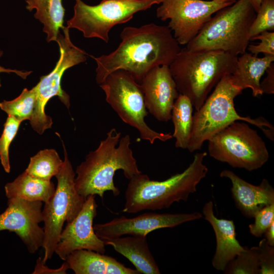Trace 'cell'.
Instances as JSON below:
<instances>
[{
    "instance_id": "1",
    "label": "cell",
    "mask_w": 274,
    "mask_h": 274,
    "mask_svg": "<svg viewBox=\"0 0 274 274\" xmlns=\"http://www.w3.org/2000/svg\"><path fill=\"white\" fill-rule=\"evenodd\" d=\"M121 42L108 55L92 57L95 60L96 81L100 85L111 73L123 70L140 84L153 68L169 65L181 48L168 26L151 23L140 27H125Z\"/></svg>"
},
{
    "instance_id": "2",
    "label": "cell",
    "mask_w": 274,
    "mask_h": 274,
    "mask_svg": "<svg viewBox=\"0 0 274 274\" xmlns=\"http://www.w3.org/2000/svg\"><path fill=\"white\" fill-rule=\"evenodd\" d=\"M121 133L112 128L97 148L90 152L76 168L75 188L78 193L86 198L90 195L103 198L110 191L117 196L119 189L115 185L114 177L118 170H122L126 179L142 173L130 147L129 134L121 138Z\"/></svg>"
},
{
    "instance_id": "3",
    "label": "cell",
    "mask_w": 274,
    "mask_h": 274,
    "mask_svg": "<svg viewBox=\"0 0 274 274\" xmlns=\"http://www.w3.org/2000/svg\"><path fill=\"white\" fill-rule=\"evenodd\" d=\"M206 152L197 153L192 162L182 173L162 181L151 180L141 173L129 180L125 193L123 212L136 213L144 210L168 208L176 202L187 201L208 172L203 163Z\"/></svg>"
},
{
    "instance_id": "4",
    "label": "cell",
    "mask_w": 274,
    "mask_h": 274,
    "mask_svg": "<svg viewBox=\"0 0 274 274\" xmlns=\"http://www.w3.org/2000/svg\"><path fill=\"white\" fill-rule=\"evenodd\" d=\"M237 56L221 51L181 48L169 68L179 93L187 96L195 111L225 75L235 70Z\"/></svg>"
},
{
    "instance_id": "5",
    "label": "cell",
    "mask_w": 274,
    "mask_h": 274,
    "mask_svg": "<svg viewBox=\"0 0 274 274\" xmlns=\"http://www.w3.org/2000/svg\"><path fill=\"white\" fill-rule=\"evenodd\" d=\"M243 89L232 83L230 75L224 76L212 94L193 115V126L187 149L201 150L203 143L231 123L242 120L260 128L270 140L274 141V127L265 118L243 117L236 111L234 99Z\"/></svg>"
},
{
    "instance_id": "6",
    "label": "cell",
    "mask_w": 274,
    "mask_h": 274,
    "mask_svg": "<svg viewBox=\"0 0 274 274\" xmlns=\"http://www.w3.org/2000/svg\"><path fill=\"white\" fill-rule=\"evenodd\" d=\"M187 45L191 51H221L237 56L246 52L256 13L249 0H238L223 8Z\"/></svg>"
},
{
    "instance_id": "7",
    "label": "cell",
    "mask_w": 274,
    "mask_h": 274,
    "mask_svg": "<svg viewBox=\"0 0 274 274\" xmlns=\"http://www.w3.org/2000/svg\"><path fill=\"white\" fill-rule=\"evenodd\" d=\"M208 141L210 156L234 168L253 171L261 168L269 159L264 141L244 122H232Z\"/></svg>"
},
{
    "instance_id": "8",
    "label": "cell",
    "mask_w": 274,
    "mask_h": 274,
    "mask_svg": "<svg viewBox=\"0 0 274 274\" xmlns=\"http://www.w3.org/2000/svg\"><path fill=\"white\" fill-rule=\"evenodd\" d=\"M64 159L63 165L55 176L57 184L55 192L45 203L42 210L44 223V250L42 261L50 259L59 241L65 222H71L81 211L86 198L80 195L75 185V173L63 144Z\"/></svg>"
},
{
    "instance_id": "9",
    "label": "cell",
    "mask_w": 274,
    "mask_h": 274,
    "mask_svg": "<svg viewBox=\"0 0 274 274\" xmlns=\"http://www.w3.org/2000/svg\"><path fill=\"white\" fill-rule=\"evenodd\" d=\"M106 94V101L125 123L136 129L140 139L153 144L156 140L166 142L170 133L157 132L146 123L148 115L141 84L123 70L110 74L99 85Z\"/></svg>"
},
{
    "instance_id": "10",
    "label": "cell",
    "mask_w": 274,
    "mask_h": 274,
    "mask_svg": "<svg viewBox=\"0 0 274 274\" xmlns=\"http://www.w3.org/2000/svg\"><path fill=\"white\" fill-rule=\"evenodd\" d=\"M75 1L74 16L67 21V27L79 30L85 38H97L108 43L112 27L127 22L136 13L163 0H102L95 6Z\"/></svg>"
},
{
    "instance_id": "11",
    "label": "cell",
    "mask_w": 274,
    "mask_h": 274,
    "mask_svg": "<svg viewBox=\"0 0 274 274\" xmlns=\"http://www.w3.org/2000/svg\"><path fill=\"white\" fill-rule=\"evenodd\" d=\"M69 28L65 27L63 35L58 34L56 42L59 47L60 57L53 71L49 74L42 76L34 87L36 102L30 125L40 134L46 129L51 128L53 124L51 117L46 114L45 106L52 97L57 96L64 105L69 109V95L61 88V80L64 72L75 65L86 60V52L75 46L71 41Z\"/></svg>"
},
{
    "instance_id": "12",
    "label": "cell",
    "mask_w": 274,
    "mask_h": 274,
    "mask_svg": "<svg viewBox=\"0 0 274 274\" xmlns=\"http://www.w3.org/2000/svg\"><path fill=\"white\" fill-rule=\"evenodd\" d=\"M156 10L162 21L169 19L168 27L180 45H187L212 15L234 3L227 0H163Z\"/></svg>"
},
{
    "instance_id": "13",
    "label": "cell",
    "mask_w": 274,
    "mask_h": 274,
    "mask_svg": "<svg viewBox=\"0 0 274 274\" xmlns=\"http://www.w3.org/2000/svg\"><path fill=\"white\" fill-rule=\"evenodd\" d=\"M199 212L178 214L146 213L133 218L121 216L108 222L96 224L93 228L96 234L103 241L123 235L147 236L158 229L173 228L185 222L199 219Z\"/></svg>"
},
{
    "instance_id": "14",
    "label": "cell",
    "mask_w": 274,
    "mask_h": 274,
    "mask_svg": "<svg viewBox=\"0 0 274 274\" xmlns=\"http://www.w3.org/2000/svg\"><path fill=\"white\" fill-rule=\"evenodd\" d=\"M42 203L20 198L8 199V207L0 214V231L15 232L30 253H36L42 247L44 238Z\"/></svg>"
},
{
    "instance_id": "15",
    "label": "cell",
    "mask_w": 274,
    "mask_h": 274,
    "mask_svg": "<svg viewBox=\"0 0 274 274\" xmlns=\"http://www.w3.org/2000/svg\"><path fill=\"white\" fill-rule=\"evenodd\" d=\"M97 207L95 195H89L78 215L62 229L54 252L61 260L65 261L78 250L105 253L104 241L97 236L93 228Z\"/></svg>"
},
{
    "instance_id": "16",
    "label": "cell",
    "mask_w": 274,
    "mask_h": 274,
    "mask_svg": "<svg viewBox=\"0 0 274 274\" xmlns=\"http://www.w3.org/2000/svg\"><path fill=\"white\" fill-rule=\"evenodd\" d=\"M146 109L157 120L167 122L179 93L169 65L157 66L151 70L140 83Z\"/></svg>"
},
{
    "instance_id": "17",
    "label": "cell",
    "mask_w": 274,
    "mask_h": 274,
    "mask_svg": "<svg viewBox=\"0 0 274 274\" xmlns=\"http://www.w3.org/2000/svg\"><path fill=\"white\" fill-rule=\"evenodd\" d=\"M220 176L230 180L235 205L246 217L254 218L259 210L274 203V189L267 179L254 185L228 169L223 170Z\"/></svg>"
},
{
    "instance_id": "18",
    "label": "cell",
    "mask_w": 274,
    "mask_h": 274,
    "mask_svg": "<svg viewBox=\"0 0 274 274\" xmlns=\"http://www.w3.org/2000/svg\"><path fill=\"white\" fill-rule=\"evenodd\" d=\"M202 214L212 226L216 236V247L212 265L216 269L224 271L228 263L245 248L240 245L236 238L233 221L219 219L215 215L212 201L204 204Z\"/></svg>"
},
{
    "instance_id": "19",
    "label": "cell",
    "mask_w": 274,
    "mask_h": 274,
    "mask_svg": "<svg viewBox=\"0 0 274 274\" xmlns=\"http://www.w3.org/2000/svg\"><path fill=\"white\" fill-rule=\"evenodd\" d=\"M65 261L76 274H140L114 258L93 251H74Z\"/></svg>"
},
{
    "instance_id": "20",
    "label": "cell",
    "mask_w": 274,
    "mask_h": 274,
    "mask_svg": "<svg viewBox=\"0 0 274 274\" xmlns=\"http://www.w3.org/2000/svg\"><path fill=\"white\" fill-rule=\"evenodd\" d=\"M106 245L126 257L140 273L159 274V267L152 254L146 237L128 235L104 241Z\"/></svg>"
},
{
    "instance_id": "21",
    "label": "cell",
    "mask_w": 274,
    "mask_h": 274,
    "mask_svg": "<svg viewBox=\"0 0 274 274\" xmlns=\"http://www.w3.org/2000/svg\"><path fill=\"white\" fill-rule=\"evenodd\" d=\"M273 61L274 55H264L259 58L245 52L237 57L235 70L230 75L232 83L243 90L250 89L254 97L262 95L260 79Z\"/></svg>"
},
{
    "instance_id": "22",
    "label": "cell",
    "mask_w": 274,
    "mask_h": 274,
    "mask_svg": "<svg viewBox=\"0 0 274 274\" xmlns=\"http://www.w3.org/2000/svg\"><path fill=\"white\" fill-rule=\"evenodd\" d=\"M55 189L51 180L32 177L25 171L5 186L8 199L20 198L28 201H41L45 203L53 196Z\"/></svg>"
},
{
    "instance_id": "23",
    "label": "cell",
    "mask_w": 274,
    "mask_h": 274,
    "mask_svg": "<svg viewBox=\"0 0 274 274\" xmlns=\"http://www.w3.org/2000/svg\"><path fill=\"white\" fill-rule=\"evenodd\" d=\"M26 8L35 9L34 17L44 25L43 31L47 35L48 42L56 41L60 29H63L65 9L62 0H26Z\"/></svg>"
},
{
    "instance_id": "24",
    "label": "cell",
    "mask_w": 274,
    "mask_h": 274,
    "mask_svg": "<svg viewBox=\"0 0 274 274\" xmlns=\"http://www.w3.org/2000/svg\"><path fill=\"white\" fill-rule=\"evenodd\" d=\"M193 106L185 95L179 93L175 100L172 110L175 138V147L185 149L188 148L193 126Z\"/></svg>"
},
{
    "instance_id": "25",
    "label": "cell",
    "mask_w": 274,
    "mask_h": 274,
    "mask_svg": "<svg viewBox=\"0 0 274 274\" xmlns=\"http://www.w3.org/2000/svg\"><path fill=\"white\" fill-rule=\"evenodd\" d=\"M63 163L55 150L44 149L30 157L25 171L32 177L50 181L60 171Z\"/></svg>"
},
{
    "instance_id": "26",
    "label": "cell",
    "mask_w": 274,
    "mask_h": 274,
    "mask_svg": "<svg viewBox=\"0 0 274 274\" xmlns=\"http://www.w3.org/2000/svg\"><path fill=\"white\" fill-rule=\"evenodd\" d=\"M36 102L34 87L30 90L24 88L21 93L12 100L0 102V108L8 115L13 116L22 122L31 119Z\"/></svg>"
},
{
    "instance_id": "27",
    "label": "cell",
    "mask_w": 274,
    "mask_h": 274,
    "mask_svg": "<svg viewBox=\"0 0 274 274\" xmlns=\"http://www.w3.org/2000/svg\"><path fill=\"white\" fill-rule=\"evenodd\" d=\"M224 271L226 274H260L258 247L245 248L228 263Z\"/></svg>"
},
{
    "instance_id": "28",
    "label": "cell",
    "mask_w": 274,
    "mask_h": 274,
    "mask_svg": "<svg viewBox=\"0 0 274 274\" xmlns=\"http://www.w3.org/2000/svg\"><path fill=\"white\" fill-rule=\"evenodd\" d=\"M21 122L13 116L8 115L4 125V128L0 138V160L4 170L7 173H9L11 170L10 146L15 138Z\"/></svg>"
},
{
    "instance_id": "29",
    "label": "cell",
    "mask_w": 274,
    "mask_h": 274,
    "mask_svg": "<svg viewBox=\"0 0 274 274\" xmlns=\"http://www.w3.org/2000/svg\"><path fill=\"white\" fill-rule=\"evenodd\" d=\"M274 30V0H262L250 29V39L264 31Z\"/></svg>"
},
{
    "instance_id": "30",
    "label": "cell",
    "mask_w": 274,
    "mask_h": 274,
    "mask_svg": "<svg viewBox=\"0 0 274 274\" xmlns=\"http://www.w3.org/2000/svg\"><path fill=\"white\" fill-rule=\"evenodd\" d=\"M253 224L249 225L250 232L255 237L262 236L274 222V203L267 206L259 210L254 217Z\"/></svg>"
},
{
    "instance_id": "31",
    "label": "cell",
    "mask_w": 274,
    "mask_h": 274,
    "mask_svg": "<svg viewBox=\"0 0 274 274\" xmlns=\"http://www.w3.org/2000/svg\"><path fill=\"white\" fill-rule=\"evenodd\" d=\"M254 40H260V42L257 45L249 44L247 50L251 54L256 56L261 53L274 55V31H264L250 39V41Z\"/></svg>"
},
{
    "instance_id": "32",
    "label": "cell",
    "mask_w": 274,
    "mask_h": 274,
    "mask_svg": "<svg viewBox=\"0 0 274 274\" xmlns=\"http://www.w3.org/2000/svg\"><path fill=\"white\" fill-rule=\"evenodd\" d=\"M258 247L260 274L274 273V247L269 245L265 238L260 241Z\"/></svg>"
},
{
    "instance_id": "33",
    "label": "cell",
    "mask_w": 274,
    "mask_h": 274,
    "mask_svg": "<svg viewBox=\"0 0 274 274\" xmlns=\"http://www.w3.org/2000/svg\"><path fill=\"white\" fill-rule=\"evenodd\" d=\"M70 269L68 263L65 261L59 268H49L42 261L41 257L38 258L32 274H65Z\"/></svg>"
},
{
    "instance_id": "34",
    "label": "cell",
    "mask_w": 274,
    "mask_h": 274,
    "mask_svg": "<svg viewBox=\"0 0 274 274\" xmlns=\"http://www.w3.org/2000/svg\"><path fill=\"white\" fill-rule=\"evenodd\" d=\"M267 76L260 83V88L263 93H274V63L272 62L266 69Z\"/></svg>"
},
{
    "instance_id": "35",
    "label": "cell",
    "mask_w": 274,
    "mask_h": 274,
    "mask_svg": "<svg viewBox=\"0 0 274 274\" xmlns=\"http://www.w3.org/2000/svg\"><path fill=\"white\" fill-rule=\"evenodd\" d=\"M3 51L0 49V57L3 55ZM13 73L17 74L18 76H20L23 79H25L26 77L30 74L31 73V71H26V72H22L21 71H18L17 70H12L10 68H6L0 65V73ZM0 87H1V83L0 81Z\"/></svg>"
},
{
    "instance_id": "36",
    "label": "cell",
    "mask_w": 274,
    "mask_h": 274,
    "mask_svg": "<svg viewBox=\"0 0 274 274\" xmlns=\"http://www.w3.org/2000/svg\"><path fill=\"white\" fill-rule=\"evenodd\" d=\"M264 234L265 236L264 238L267 244L271 246L274 247V222L272 223Z\"/></svg>"
},
{
    "instance_id": "37",
    "label": "cell",
    "mask_w": 274,
    "mask_h": 274,
    "mask_svg": "<svg viewBox=\"0 0 274 274\" xmlns=\"http://www.w3.org/2000/svg\"><path fill=\"white\" fill-rule=\"evenodd\" d=\"M253 9L256 13H257L260 8L262 0H249Z\"/></svg>"
},
{
    "instance_id": "38",
    "label": "cell",
    "mask_w": 274,
    "mask_h": 274,
    "mask_svg": "<svg viewBox=\"0 0 274 274\" xmlns=\"http://www.w3.org/2000/svg\"><path fill=\"white\" fill-rule=\"evenodd\" d=\"M227 1H230V2H232L233 3H235L236 1V0H227Z\"/></svg>"
}]
</instances>
